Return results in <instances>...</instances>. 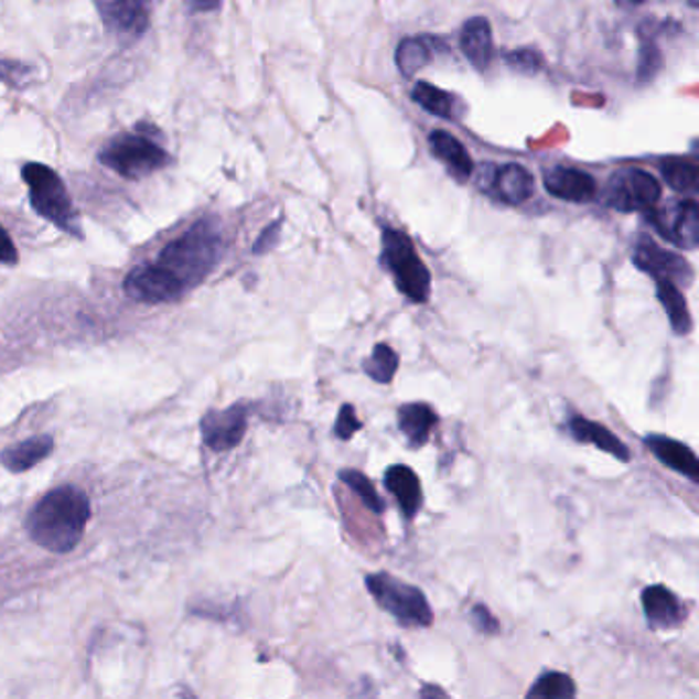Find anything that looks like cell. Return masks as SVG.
<instances>
[{
    "mask_svg": "<svg viewBox=\"0 0 699 699\" xmlns=\"http://www.w3.org/2000/svg\"><path fill=\"white\" fill-rule=\"evenodd\" d=\"M103 28L121 44L138 42L152 21L157 0H93Z\"/></svg>",
    "mask_w": 699,
    "mask_h": 699,
    "instance_id": "cell-7",
    "label": "cell"
},
{
    "mask_svg": "<svg viewBox=\"0 0 699 699\" xmlns=\"http://www.w3.org/2000/svg\"><path fill=\"white\" fill-rule=\"evenodd\" d=\"M660 175L670 190L677 193H696L698 191V162L687 159H667L660 164Z\"/></svg>",
    "mask_w": 699,
    "mask_h": 699,
    "instance_id": "cell-27",
    "label": "cell"
},
{
    "mask_svg": "<svg viewBox=\"0 0 699 699\" xmlns=\"http://www.w3.org/2000/svg\"><path fill=\"white\" fill-rule=\"evenodd\" d=\"M247 433V407L236 405L226 410H212L202 421L205 445L214 452H228L236 448Z\"/></svg>",
    "mask_w": 699,
    "mask_h": 699,
    "instance_id": "cell-12",
    "label": "cell"
},
{
    "mask_svg": "<svg viewBox=\"0 0 699 699\" xmlns=\"http://www.w3.org/2000/svg\"><path fill=\"white\" fill-rule=\"evenodd\" d=\"M281 224H283V219H276L259 234V238L252 245L255 255H265V252L276 248L277 243H279V236H281Z\"/></svg>",
    "mask_w": 699,
    "mask_h": 699,
    "instance_id": "cell-34",
    "label": "cell"
},
{
    "mask_svg": "<svg viewBox=\"0 0 699 699\" xmlns=\"http://www.w3.org/2000/svg\"><path fill=\"white\" fill-rule=\"evenodd\" d=\"M505 62L513 71L527 74V76H536L544 71L546 60L541 56L539 50L534 47H519V50H510L505 54Z\"/></svg>",
    "mask_w": 699,
    "mask_h": 699,
    "instance_id": "cell-31",
    "label": "cell"
},
{
    "mask_svg": "<svg viewBox=\"0 0 699 699\" xmlns=\"http://www.w3.org/2000/svg\"><path fill=\"white\" fill-rule=\"evenodd\" d=\"M569 427L572 438L577 439L579 443L595 445L599 450L610 453V455L622 460V462H630V460H632L626 443L620 441L617 435H613L607 427L595 423V421H591V419H587V417H572Z\"/></svg>",
    "mask_w": 699,
    "mask_h": 699,
    "instance_id": "cell-20",
    "label": "cell"
},
{
    "mask_svg": "<svg viewBox=\"0 0 699 699\" xmlns=\"http://www.w3.org/2000/svg\"><path fill=\"white\" fill-rule=\"evenodd\" d=\"M224 255V234L216 218L197 219L185 233L162 248L157 265L175 277L187 292L209 276Z\"/></svg>",
    "mask_w": 699,
    "mask_h": 699,
    "instance_id": "cell-2",
    "label": "cell"
},
{
    "mask_svg": "<svg viewBox=\"0 0 699 699\" xmlns=\"http://www.w3.org/2000/svg\"><path fill=\"white\" fill-rule=\"evenodd\" d=\"M698 2L699 0H689V7H691V9H698Z\"/></svg>",
    "mask_w": 699,
    "mask_h": 699,
    "instance_id": "cell-39",
    "label": "cell"
},
{
    "mask_svg": "<svg viewBox=\"0 0 699 699\" xmlns=\"http://www.w3.org/2000/svg\"><path fill=\"white\" fill-rule=\"evenodd\" d=\"M384 484L398 501V507L407 519H415L423 507V488L415 470L405 464H394L384 474Z\"/></svg>",
    "mask_w": 699,
    "mask_h": 699,
    "instance_id": "cell-18",
    "label": "cell"
},
{
    "mask_svg": "<svg viewBox=\"0 0 699 699\" xmlns=\"http://www.w3.org/2000/svg\"><path fill=\"white\" fill-rule=\"evenodd\" d=\"M646 0H615V4L624 7V9H634V7H642Z\"/></svg>",
    "mask_w": 699,
    "mask_h": 699,
    "instance_id": "cell-38",
    "label": "cell"
},
{
    "mask_svg": "<svg viewBox=\"0 0 699 699\" xmlns=\"http://www.w3.org/2000/svg\"><path fill=\"white\" fill-rule=\"evenodd\" d=\"M17 261H19V252H17L15 243L0 224V262L2 265H17Z\"/></svg>",
    "mask_w": 699,
    "mask_h": 699,
    "instance_id": "cell-36",
    "label": "cell"
},
{
    "mask_svg": "<svg viewBox=\"0 0 699 699\" xmlns=\"http://www.w3.org/2000/svg\"><path fill=\"white\" fill-rule=\"evenodd\" d=\"M99 162L121 179L142 181L166 169L173 159L154 136L130 131L111 138L99 150Z\"/></svg>",
    "mask_w": 699,
    "mask_h": 699,
    "instance_id": "cell-4",
    "label": "cell"
},
{
    "mask_svg": "<svg viewBox=\"0 0 699 699\" xmlns=\"http://www.w3.org/2000/svg\"><path fill=\"white\" fill-rule=\"evenodd\" d=\"M398 364H400L398 353L390 345L378 343L372 351V355L364 362L365 376L378 384H390L398 372Z\"/></svg>",
    "mask_w": 699,
    "mask_h": 699,
    "instance_id": "cell-29",
    "label": "cell"
},
{
    "mask_svg": "<svg viewBox=\"0 0 699 699\" xmlns=\"http://www.w3.org/2000/svg\"><path fill=\"white\" fill-rule=\"evenodd\" d=\"M439 44H441V40L429 37V35L405 37L394 54L400 74L407 78H412L415 74L421 73L424 66H429L435 58V50H438Z\"/></svg>",
    "mask_w": 699,
    "mask_h": 699,
    "instance_id": "cell-22",
    "label": "cell"
},
{
    "mask_svg": "<svg viewBox=\"0 0 699 699\" xmlns=\"http://www.w3.org/2000/svg\"><path fill=\"white\" fill-rule=\"evenodd\" d=\"M488 183L482 185V191L491 197L498 200L501 204L521 205L531 200L536 191L534 175L517 162H509L496 169H488Z\"/></svg>",
    "mask_w": 699,
    "mask_h": 699,
    "instance_id": "cell-13",
    "label": "cell"
},
{
    "mask_svg": "<svg viewBox=\"0 0 699 699\" xmlns=\"http://www.w3.org/2000/svg\"><path fill=\"white\" fill-rule=\"evenodd\" d=\"M641 35V50H638V66H636V78L642 85L653 83L656 74L663 68V54L656 44L655 21H644L638 30Z\"/></svg>",
    "mask_w": 699,
    "mask_h": 699,
    "instance_id": "cell-26",
    "label": "cell"
},
{
    "mask_svg": "<svg viewBox=\"0 0 699 699\" xmlns=\"http://www.w3.org/2000/svg\"><path fill=\"white\" fill-rule=\"evenodd\" d=\"M52 450H54V439L50 435L31 438L7 448L4 452L0 453V462L11 472H28L30 467L44 462Z\"/></svg>",
    "mask_w": 699,
    "mask_h": 699,
    "instance_id": "cell-24",
    "label": "cell"
},
{
    "mask_svg": "<svg viewBox=\"0 0 699 699\" xmlns=\"http://www.w3.org/2000/svg\"><path fill=\"white\" fill-rule=\"evenodd\" d=\"M648 222L670 245L696 250L699 245V207L696 200H681L667 207L646 209Z\"/></svg>",
    "mask_w": 699,
    "mask_h": 699,
    "instance_id": "cell-9",
    "label": "cell"
},
{
    "mask_svg": "<svg viewBox=\"0 0 699 699\" xmlns=\"http://www.w3.org/2000/svg\"><path fill=\"white\" fill-rule=\"evenodd\" d=\"M123 290L131 300L142 304H169L185 293L175 277L169 276L157 262L131 269L130 276L123 281Z\"/></svg>",
    "mask_w": 699,
    "mask_h": 699,
    "instance_id": "cell-11",
    "label": "cell"
},
{
    "mask_svg": "<svg viewBox=\"0 0 699 699\" xmlns=\"http://www.w3.org/2000/svg\"><path fill=\"white\" fill-rule=\"evenodd\" d=\"M460 50L476 71H488L495 60V37L486 17H472L460 31Z\"/></svg>",
    "mask_w": 699,
    "mask_h": 699,
    "instance_id": "cell-15",
    "label": "cell"
},
{
    "mask_svg": "<svg viewBox=\"0 0 699 699\" xmlns=\"http://www.w3.org/2000/svg\"><path fill=\"white\" fill-rule=\"evenodd\" d=\"M663 187L655 176L642 169H624L610 179V185L603 195L607 207L617 212H646L658 204Z\"/></svg>",
    "mask_w": 699,
    "mask_h": 699,
    "instance_id": "cell-8",
    "label": "cell"
},
{
    "mask_svg": "<svg viewBox=\"0 0 699 699\" xmlns=\"http://www.w3.org/2000/svg\"><path fill=\"white\" fill-rule=\"evenodd\" d=\"M472 622H474V626L481 630L482 634H498V622L495 620V615L488 612L484 605H476L474 610H472Z\"/></svg>",
    "mask_w": 699,
    "mask_h": 699,
    "instance_id": "cell-35",
    "label": "cell"
},
{
    "mask_svg": "<svg viewBox=\"0 0 699 699\" xmlns=\"http://www.w3.org/2000/svg\"><path fill=\"white\" fill-rule=\"evenodd\" d=\"M438 423V412L424 402H408L398 408V429L412 448L424 445Z\"/></svg>",
    "mask_w": 699,
    "mask_h": 699,
    "instance_id": "cell-21",
    "label": "cell"
},
{
    "mask_svg": "<svg viewBox=\"0 0 699 699\" xmlns=\"http://www.w3.org/2000/svg\"><path fill=\"white\" fill-rule=\"evenodd\" d=\"M644 445L655 453L656 460L660 464L675 470L677 474H684L685 478L698 484L699 462L696 452L677 439L667 435H646Z\"/></svg>",
    "mask_w": 699,
    "mask_h": 699,
    "instance_id": "cell-17",
    "label": "cell"
},
{
    "mask_svg": "<svg viewBox=\"0 0 699 699\" xmlns=\"http://www.w3.org/2000/svg\"><path fill=\"white\" fill-rule=\"evenodd\" d=\"M544 187L553 197L570 204H589L598 195L595 179L572 166H553L546 171Z\"/></svg>",
    "mask_w": 699,
    "mask_h": 699,
    "instance_id": "cell-14",
    "label": "cell"
},
{
    "mask_svg": "<svg viewBox=\"0 0 699 699\" xmlns=\"http://www.w3.org/2000/svg\"><path fill=\"white\" fill-rule=\"evenodd\" d=\"M90 505L85 493L74 486H62L45 495L28 519L30 536L50 552L66 553L85 536Z\"/></svg>",
    "mask_w": 699,
    "mask_h": 699,
    "instance_id": "cell-1",
    "label": "cell"
},
{
    "mask_svg": "<svg viewBox=\"0 0 699 699\" xmlns=\"http://www.w3.org/2000/svg\"><path fill=\"white\" fill-rule=\"evenodd\" d=\"M656 298L665 308V314L669 316L673 333L679 336H687L693 331V319L687 308L684 292L679 286H675L669 279H655Z\"/></svg>",
    "mask_w": 699,
    "mask_h": 699,
    "instance_id": "cell-23",
    "label": "cell"
},
{
    "mask_svg": "<svg viewBox=\"0 0 699 699\" xmlns=\"http://www.w3.org/2000/svg\"><path fill=\"white\" fill-rule=\"evenodd\" d=\"M412 101L419 107H423L427 114L441 117V119H458L460 116V101L453 97L452 93L443 88L433 87L431 83H417L412 88Z\"/></svg>",
    "mask_w": 699,
    "mask_h": 699,
    "instance_id": "cell-25",
    "label": "cell"
},
{
    "mask_svg": "<svg viewBox=\"0 0 699 699\" xmlns=\"http://www.w3.org/2000/svg\"><path fill=\"white\" fill-rule=\"evenodd\" d=\"M33 80V68L19 60L0 58V83L9 88H25Z\"/></svg>",
    "mask_w": 699,
    "mask_h": 699,
    "instance_id": "cell-32",
    "label": "cell"
},
{
    "mask_svg": "<svg viewBox=\"0 0 699 699\" xmlns=\"http://www.w3.org/2000/svg\"><path fill=\"white\" fill-rule=\"evenodd\" d=\"M364 429V423L357 419V412L351 405H343L336 415L335 435L343 441H350L357 431Z\"/></svg>",
    "mask_w": 699,
    "mask_h": 699,
    "instance_id": "cell-33",
    "label": "cell"
},
{
    "mask_svg": "<svg viewBox=\"0 0 699 699\" xmlns=\"http://www.w3.org/2000/svg\"><path fill=\"white\" fill-rule=\"evenodd\" d=\"M21 176L28 185L30 204L37 212V216L54 224L62 233L80 240V218L62 176L44 162H25L21 169Z\"/></svg>",
    "mask_w": 699,
    "mask_h": 699,
    "instance_id": "cell-3",
    "label": "cell"
},
{
    "mask_svg": "<svg viewBox=\"0 0 699 699\" xmlns=\"http://www.w3.org/2000/svg\"><path fill=\"white\" fill-rule=\"evenodd\" d=\"M381 267L392 276L398 292L415 304H427L431 298V273L419 257L410 236L392 226L381 230Z\"/></svg>",
    "mask_w": 699,
    "mask_h": 699,
    "instance_id": "cell-5",
    "label": "cell"
},
{
    "mask_svg": "<svg viewBox=\"0 0 699 699\" xmlns=\"http://www.w3.org/2000/svg\"><path fill=\"white\" fill-rule=\"evenodd\" d=\"M429 148H431L433 157L443 162L455 179L466 181L474 173V161L467 154L466 147L450 131H431L429 133Z\"/></svg>",
    "mask_w": 699,
    "mask_h": 699,
    "instance_id": "cell-19",
    "label": "cell"
},
{
    "mask_svg": "<svg viewBox=\"0 0 699 699\" xmlns=\"http://www.w3.org/2000/svg\"><path fill=\"white\" fill-rule=\"evenodd\" d=\"M642 607L648 626L673 630L685 622V610L677 595L663 584H650L642 591Z\"/></svg>",
    "mask_w": 699,
    "mask_h": 699,
    "instance_id": "cell-16",
    "label": "cell"
},
{
    "mask_svg": "<svg viewBox=\"0 0 699 699\" xmlns=\"http://www.w3.org/2000/svg\"><path fill=\"white\" fill-rule=\"evenodd\" d=\"M338 478L345 482L355 495L359 496V501L364 503L367 509L374 510L376 515H381V513H384L386 505H384L381 496H379L378 491H376L374 482L369 481V478L365 476L364 472L353 470V467H347V470H341V472H338Z\"/></svg>",
    "mask_w": 699,
    "mask_h": 699,
    "instance_id": "cell-30",
    "label": "cell"
},
{
    "mask_svg": "<svg viewBox=\"0 0 699 699\" xmlns=\"http://www.w3.org/2000/svg\"><path fill=\"white\" fill-rule=\"evenodd\" d=\"M222 4L224 0H187L190 13H212V11H218Z\"/></svg>",
    "mask_w": 699,
    "mask_h": 699,
    "instance_id": "cell-37",
    "label": "cell"
},
{
    "mask_svg": "<svg viewBox=\"0 0 699 699\" xmlns=\"http://www.w3.org/2000/svg\"><path fill=\"white\" fill-rule=\"evenodd\" d=\"M634 265L653 277V279H669L679 288H689L696 279V271L681 255L658 247L653 238L642 236L632 252Z\"/></svg>",
    "mask_w": 699,
    "mask_h": 699,
    "instance_id": "cell-10",
    "label": "cell"
},
{
    "mask_svg": "<svg viewBox=\"0 0 699 699\" xmlns=\"http://www.w3.org/2000/svg\"><path fill=\"white\" fill-rule=\"evenodd\" d=\"M574 696H577V685L569 675L558 673V670L544 673L527 691L529 699H572Z\"/></svg>",
    "mask_w": 699,
    "mask_h": 699,
    "instance_id": "cell-28",
    "label": "cell"
},
{
    "mask_svg": "<svg viewBox=\"0 0 699 699\" xmlns=\"http://www.w3.org/2000/svg\"><path fill=\"white\" fill-rule=\"evenodd\" d=\"M365 587L369 595L378 601L379 607L390 613L400 626L429 627L433 624V610L419 587L386 572L367 574Z\"/></svg>",
    "mask_w": 699,
    "mask_h": 699,
    "instance_id": "cell-6",
    "label": "cell"
}]
</instances>
